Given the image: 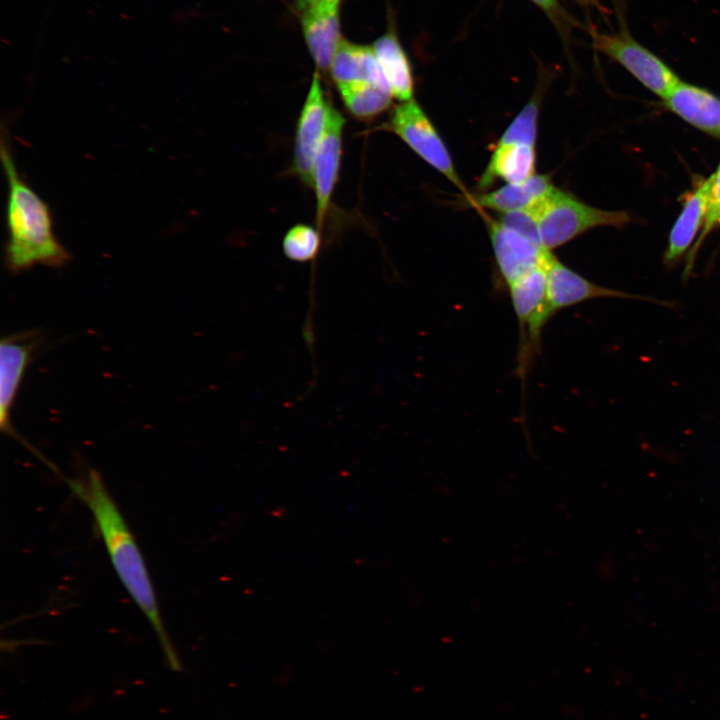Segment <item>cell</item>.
Wrapping results in <instances>:
<instances>
[{
  "mask_svg": "<svg viewBox=\"0 0 720 720\" xmlns=\"http://www.w3.org/2000/svg\"><path fill=\"white\" fill-rule=\"evenodd\" d=\"M593 46L622 65L646 88L665 99L680 82L677 75L626 30L607 34L592 31Z\"/></svg>",
  "mask_w": 720,
  "mask_h": 720,
  "instance_id": "cell-6",
  "label": "cell"
},
{
  "mask_svg": "<svg viewBox=\"0 0 720 720\" xmlns=\"http://www.w3.org/2000/svg\"><path fill=\"white\" fill-rule=\"evenodd\" d=\"M326 0H297L296 1V7L299 12H302L318 3H321Z\"/></svg>",
  "mask_w": 720,
  "mask_h": 720,
  "instance_id": "cell-25",
  "label": "cell"
},
{
  "mask_svg": "<svg viewBox=\"0 0 720 720\" xmlns=\"http://www.w3.org/2000/svg\"><path fill=\"white\" fill-rule=\"evenodd\" d=\"M381 129L397 135L422 160L465 194L467 199L470 198L444 141L414 98L395 106Z\"/></svg>",
  "mask_w": 720,
  "mask_h": 720,
  "instance_id": "cell-4",
  "label": "cell"
},
{
  "mask_svg": "<svg viewBox=\"0 0 720 720\" xmlns=\"http://www.w3.org/2000/svg\"><path fill=\"white\" fill-rule=\"evenodd\" d=\"M330 102L316 71L297 121L292 161L294 174L307 186H311L313 162L325 132Z\"/></svg>",
  "mask_w": 720,
  "mask_h": 720,
  "instance_id": "cell-7",
  "label": "cell"
},
{
  "mask_svg": "<svg viewBox=\"0 0 720 720\" xmlns=\"http://www.w3.org/2000/svg\"><path fill=\"white\" fill-rule=\"evenodd\" d=\"M551 254L507 288L519 328L517 370L521 379L538 352L542 330L551 318L546 303L547 263Z\"/></svg>",
  "mask_w": 720,
  "mask_h": 720,
  "instance_id": "cell-5",
  "label": "cell"
},
{
  "mask_svg": "<svg viewBox=\"0 0 720 720\" xmlns=\"http://www.w3.org/2000/svg\"><path fill=\"white\" fill-rule=\"evenodd\" d=\"M9 144L3 127L0 155L8 184L6 264L12 272L35 265L63 267L70 254L55 235L48 205L19 173Z\"/></svg>",
  "mask_w": 720,
  "mask_h": 720,
  "instance_id": "cell-2",
  "label": "cell"
},
{
  "mask_svg": "<svg viewBox=\"0 0 720 720\" xmlns=\"http://www.w3.org/2000/svg\"><path fill=\"white\" fill-rule=\"evenodd\" d=\"M345 108L359 120H372L388 110L392 102L389 90L370 83H357L338 88Z\"/></svg>",
  "mask_w": 720,
  "mask_h": 720,
  "instance_id": "cell-19",
  "label": "cell"
},
{
  "mask_svg": "<svg viewBox=\"0 0 720 720\" xmlns=\"http://www.w3.org/2000/svg\"><path fill=\"white\" fill-rule=\"evenodd\" d=\"M535 168V146L526 144L496 145L488 165L480 177L478 188L485 190L496 179H501L507 184L524 182L535 175Z\"/></svg>",
  "mask_w": 720,
  "mask_h": 720,
  "instance_id": "cell-15",
  "label": "cell"
},
{
  "mask_svg": "<svg viewBox=\"0 0 720 720\" xmlns=\"http://www.w3.org/2000/svg\"><path fill=\"white\" fill-rule=\"evenodd\" d=\"M709 190L710 182L707 179L685 200L683 210L670 233L669 244L665 253L666 262L677 260L694 240L706 217Z\"/></svg>",
  "mask_w": 720,
  "mask_h": 720,
  "instance_id": "cell-18",
  "label": "cell"
},
{
  "mask_svg": "<svg viewBox=\"0 0 720 720\" xmlns=\"http://www.w3.org/2000/svg\"><path fill=\"white\" fill-rule=\"evenodd\" d=\"M709 182V199L704 222L705 228L702 236L715 225H720V165L716 173L709 178Z\"/></svg>",
  "mask_w": 720,
  "mask_h": 720,
  "instance_id": "cell-23",
  "label": "cell"
},
{
  "mask_svg": "<svg viewBox=\"0 0 720 720\" xmlns=\"http://www.w3.org/2000/svg\"><path fill=\"white\" fill-rule=\"evenodd\" d=\"M603 297L634 298L631 294L589 281L551 254L547 263L546 281V303L550 317L565 308Z\"/></svg>",
  "mask_w": 720,
  "mask_h": 720,
  "instance_id": "cell-11",
  "label": "cell"
},
{
  "mask_svg": "<svg viewBox=\"0 0 720 720\" xmlns=\"http://www.w3.org/2000/svg\"><path fill=\"white\" fill-rule=\"evenodd\" d=\"M321 244L319 229L307 224H297L284 235L282 249L284 255L295 262H308L319 253Z\"/></svg>",
  "mask_w": 720,
  "mask_h": 720,
  "instance_id": "cell-21",
  "label": "cell"
},
{
  "mask_svg": "<svg viewBox=\"0 0 720 720\" xmlns=\"http://www.w3.org/2000/svg\"><path fill=\"white\" fill-rule=\"evenodd\" d=\"M67 484L74 496L90 510L112 565L126 591L151 624L169 668L181 671L141 551L101 475L90 469L83 477L67 480Z\"/></svg>",
  "mask_w": 720,
  "mask_h": 720,
  "instance_id": "cell-1",
  "label": "cell"
},
{
  "mask_svg": "<svg viewBox=\"0 0 720 720\" xmlns=\"http://www.w3.org/2000/svg\"><path fill=\"white\" fill-rule=\"evenodd\" d=\"M498 272L507 288L546 261L552 251L482 213Z\"/></svg>",
  "mask_w": 720,
  "mask_h": 720,
  "instance_id": "cell-8",
  "label": "cell"
},
{
  "mask_svg": "<svg viewBox=\"0 0 720 720\" xmlns=\"http://www.w3.org/2000/svg\"><path fill=\"white\" fill-rule=\"evenodd\" d=\"M581 2L585 3V0H580Z\"/></svg>",
  "mask_w": 720,
  "mask_h": 720,
  "instance_id": "cell-27",
  "label": "cell"
},
{
  "mask_svg": "<svg viewBox=\"0 0 720 720\" xmlns=\"http://www.w3.org/2000/svg\"><path fill=\"white\" fill-rule=\"evenodd\" d=\"M539 7H541L549 15L553 16L554 19L562 17V9L559 5L558 0H531Z\"/></svg>",
  "mask_w": 720,
  "mask_h": 720,
  "instance_id": "cell-24",
  "label": "cell"
},
{
  "mask_svg": "<svg viewBox=\"0 0 720 720\" xmlns=\"http://www.w3.org/2000/svg\"><path fill=\"white\" fill-rule=\"evenodd\" d=\"M42 335L30 330L4 337L0 343V426L3 433L20 440L11 423V409L24 373L41 345Z\"/></svg>",
  "mask_w": 720,
  "mask_h": 720,
  "instance_id": "cell-9",
  "label": "cell"
},
{
  "mask_svg": "<svg viewBox=\"0 0 720 720\" xmlns=\"http://www.w3.org/2000/svg\"><path fill=\"white\" fill-rule=\"evenodd\" d=\"M540 99L538 93L531 97L501 135L497 145L526 144L535 146Z\"/></svg>",
  "mask_w": 720,
  "mask_h": 720,
  "instance_id": "cell-20",
  "label": "cell"
},
{
  "mask_svg": "<svg viewBox=\"0 0 720 720\" xmlns=\"http://www.w3.org/2000/svg\"><path fill=\"white\" fill-rule=\"evenodd\" d=\"M664 100L665 105L685 121L720 137V99L715 95L680 81Z\"/></svg>",
  "mask_w": 720,
  "mask_h": 720,
  "instance_id": "cell-14",
  "label": "cell"
},
{
  "mask_svg": "<svg viewBox=\"0 0 720 720\" xmlns=\"http://www.w3.org/2000/svg\"><path fill=\"white\" fill-rule=\"evenodd\" d=\"M373 51L388 81L393 98L405 102L413 99L414 80L409 59L392 32L379 37Z\"/></svg>",
  "mask_w": 720,
  "mask_h": 720,
  "instance_id": "cell-17",
  "label": "cell"
},
{
  "mask_svg": "<svg viewBox=\"0 0 720 720\" xmlns=\"http://www.w3.org/2000/svg\"><path fill=\"white\" fill-rule=\"evenodd\" d=\"M340 4L341 0H326L300 12L305 43L318 72H330L342 40Z\"/></svg>",
  "mask_w": 720,
  "mask_h": 720,
  "instance_id": "cell-12",
  "label": "cell"
},
{
  "mask_svg": "<svg viewBox=\"0 0 720 720\" xmlns=\"http://www.w3.org/2000/svg\"><path fill=\"white\" fill-rule=\"evenodd\" d=\"M344 124L342 114L330 102L325 132L312 167L311 187L316 196V221L319 230L323 226L339 177Z\"/></svg>",
  "mask_w": 720,
  "mask_h": 720,
  "instance_id": "cell-10",
  "label": "cell"
},
{
  "mask_svg": "<svg viewBox=\"0 0 720 720\" xmlns=\"http://www.w3.org/2000/svg\"><path fill=\"white\" fill-rule=\"evenodd\" d=\"M329 73L337 88L370 83L391 92L372 46L355 44L342 38Z\"/></svg>",
  "mask_w": 720,
  "mask_h": 720,
  "instance_id": "cell-13",
  "label": "cell"
},
{
  "mask_svg": "<svg viewBox=\"0 0 720 720\" xmlns=\"http://www.w3.org/2000/svg\"><path fill=\"white\" fill-rule=\"evenodd\" d=\"M536 217L540 242L552 251L590 229L602 226L622 227L631 221L625 211L592 207L570 193L555 188L530 207Z\"/></svg>",
  "mask_w": 720,
  "mask_h": 720,
  "instance_id": "cell-3",
  "label": "cell"
},
{
  "mask_svg": "<svg viewBox=\"0 0 720 720\" xmlns=\"http://www.w3.org/2000/svg\"><path fill=\"white\" fill-rule=\"evenodd\" d=\"M595 1H596V0H585V4H592V3H594Z\"/></svg>",
  "mask_w": 720,
  "mask_h": 720,
  "instance_id": "cell-26",
  "label": "cell"
},
{
  "mask_svg": "<svg viewBox=\"0 0 720 720\" xmlns=\"http://www.w3.org/2000/svg\"><path fill=\"white\" fill-rule=\"evenodd\" d=\"M499 221L503 225L521 233L525 237L542 246L539 238L535 213L531 208L501 214Z\"/></svg>",
  "mask_w": 720,
  "mask_h": 720,
  "instance_id": "cell-22",
  "label": "cell"
},
{
  "mask_svg": "<svg viewBox=\"0 0 720 720\" xmlns=\"http://www.w3.org/2000/svg\"><path fill=\"white\" fill-rule=\"evenodd\" d=\"M553 187L545 174H535L521 183L506 184L492 192L483 193L468 201L478 209H490L501 214L524 210L541 200Z\"/></svg>",
  "mask_w": 720,
  "mask_h": 720,
  "instance_id": "cell-16",
  "label": "cell"
}]
</instances>
